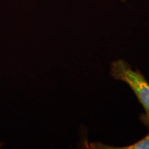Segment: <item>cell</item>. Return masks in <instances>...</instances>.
<instances>
[{
  "label": "cell",
  "instance_id": "7a4b0ae2",
  "mask_svg": "<svg viewBox=\"0 0 149 149\" xmlns=\"http://www.w3.org/2000/svg\"><path fill=\"white\" fill-rule=\"evenodd\" d=\"M85 148H94V149H149V132L148 135L136 141L134 144L127 145L122 147H115L112 146H108L100 142V141H95V142L88 143L85 141Z\"/></svg>",
  "mask_w": 149,
  "mask_h": 149
},
{
  "label": "cell",
  "instance_id": "6da1fadb",
  "mask_svg": "<svg viewBox=\"0 0 149 149\" xmlns=\"http://www.w3.org/2000/svg\"><path fill=\"white\" fill-rule=\"evenodd\" d=\"M110 74L113 79L127 84L133 90L145 113L139 115L141 124L149 130V83L140 70H133L123 59H117L111 64Z\"/></svg>",
  "mask_w": 149,
  "mask_h": 149
}]
</instances>
